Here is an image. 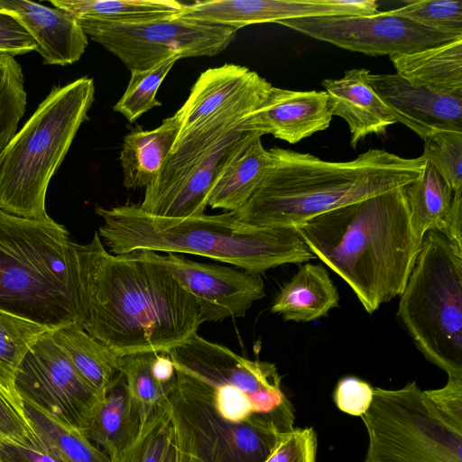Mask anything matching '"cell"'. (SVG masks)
<instances>
[{"instance_id": "4316f807", "label": "cell", "mask_w": 462, "mask_h": 462, "mask_svg": "<svg viewBox=\"0 0 462 462\" xmlns=\"http://www.w3.org/2000/svg\"><path fill=\"white\" fill-rule=\"evenodd\" d=\"M389 58L396 74L413 84L450 92L462 91V37Z\"/></svg>"}, {"instance_id": "4fadbf2b", "label": "cell", "mask_w": 462, "mask_h": 462, "mask_svg": "<svg viewBox=\"0 0 462 462\" xmlns=\"http://www.w3.org/2000/svg\"><path fill=\"white\" fill-rule=\"evenodd\" d=\"M278 24L337 47L371 56L420 51L462 37L430 29L393 10L364 15L294 18Z\"/></svg>"}, {"instance_id": "4dcf8cb0", "label": "cell", "mask_w": 462, "mask_h": 462, "mask_svg": "<svg viewBox=\"0 0 462 462\" xmlns=\"http://www.w3.org/2000/svg\"><path fill=\"white\" fill-rule=\"evenodd\" d=\"M453 191L438 171L426 162L418 178L405 187L413 226L423 240L429 231L441 232Z\"/></svg>"}, {"instance_id": "9a60e30c", "label": "cell", "mask_w": 462, "mask_h": 462, "mask_svg": "<svg viewBox=\"0 0 462 462\" xmlns=\"http://www.w3.org/2000/svg\"><path fill=\"white\" fill-rule=\"evenodd\" d=\"M243 124L167 179L148 185L140 208L168 218L203 215L218 178L253 133L245 131Z\"/></svg>"}, {"instance_id": "1f68e13d", "label": "cell", "mask_w": 462, "mask_h": 462, "mask_svg": "<svg viewBox=\"0 0 462 462\" xmlns=\"http://www.w3.org/2000/svg\"><path fill=\"white\" fill-rule=\"evenodd\" d=\"M50 328L0 310V389L15 402L14 378L29 348Z\"/></svg>"}, {"instance_id": "7dc6e473", "label": "cell", "mask_w": 462, "mask_h": 462, "mask_svg": "<svg viewBox=\"0 0 462 462\" xmlns=\"http://www.w3.org/2000/svg\"><path fill=\"white\" fill-rule=\"evenodd\" d=\"M0 462H2V461L0 460Z\"/></svg>"}, {"instance_id": "d4e9b609", "label": "cell", "mask_w": 462, "mask_h": 462, "mask_svg": "<svg viewBox=\"0 0 462 462\" xmlns=\"http://www.w3.org/2000/svg\"><path fill=\"white\" fill-rule=\"evenodd\" d=\"M261 137L253 132L236 152L211 191L208 201L211 208L236 211L261 184L273 164Z\"/></svg>"}, {"instance_id": "d590c367", "label": "cell", "mask_w": 462, "mask_h": 462, "mask_svg": "<svg viewBox=\"0 0 462 462\" xmlns=\"http://www.w3.org/2000/svg\"><path fill=\"white\" fill-rule=\"evenodd\" d=\"M422 156L453 193L462 190V132L440 130L424 140Z\"/></svg>"}, {"instance_id": "5bb4252c", "label": "cell", "mask_w": 462, "mask_h": 462, "mask_svg": "<svg viewBox=\"0 0 462 462\" xmlns=\"http://www.w3.org/2000/svg\"><path fill=\"white\" fill-rule=\"evenodd\" d=\"M126 256L163 265L196 299L206 321L243 317L265 296L259 274L189 260L177 254L135 250Z\"/></svg>"}, {"instance_id": "30bf717a", "label": "cell", "mask_w": 462, "mask_h": 462, "mask_svg": "<svg viewBox=\"0 0 462 462\" xmlns=\"http://www.w3.org/2000/svg\"><path fill=\"white\" fill-rule=\"evenodd\" d=\"M361 419L368 435L364 462H462V430L438 412L415 382L374 388Z\"/></svg>"}, {"instance_id": "d6986e66", "label": "cell", "mask_w": 462, "mask_h": 462, "mask_svg": "<svg viewBox=\"0 0 462 462\" xmlns=\"http://www.w3.org/2000/svg\"><path fill=\"white\" fill-rule=\"evenodd\" d=\"M0 9L14 14L30 32L45 64L70 65L88 46L78 20L63 9L24 0H0Z\"/></svg>"}, {"instance_id": "277c9868", "label": "cell", "mask_w": 462, "mask_h": 462, "mask_svg": "<svg viewBox=\"0 0 462 462\" xmlns=\"http://www.w3.org/2000/svg\"><path fill=\"white\" fill-rule=\"evenodd\" d=\"M99 236L115 255L135 250L191 254L230 263L251 273L315 259L294 226L260 227L233 212L187 218L152 216L139 205L97 207Z\"/></svg>"}, {"instance_id": "ee69618b", "label": "cell", "mask_w": 462, "mask_h": 462, "mask_svg": "<svg viewBox=\"0 0 462 462\" xmlns=\"http://www.w3.org/2000/svg\"><path fill=\"white\" fill-rule=\"evenodd\" d=\"M0 460L2 462H56L34 430L21 443L0 440Z\"/></svg>"}, {"instance_id": "8d00e7d4", "label": "cell", "mask_w": 462, "mask_h": 462, "mask_svg": "<svg viewBox=\"0 0 462 462\" xmlns=\"http://www.w3.org/2000/svg\"><path fill=\"white\" fill-rule=\"evenodd\" d=\"M171 436L166 401L143 425L134 443L111 462H162Z\"/></svg>"}, {"instance_id": "7c38bea8", "label": "cell", "mask_w": 462, "mask_h": 462, "mask_svg": "<svg viewBox=\"0 0 462 462\" xmlns=\"http://www.w3.org/2000/svg\"><path fill=\"white\" fill-rule=\"evenodd\" d=\"M20 399L28 400L86 434L102 397L81 377L56 342L42 335L21 361L14 378Z\"/></svg>"}, {"instance_id": "e575fe53", "label": "cell", "mask_w": 462, "mask_h": 462, "mask_svg": "<svg viewBox=\"0 0 462 462\" xmlns=\"http://www.w3.org/2000/svg\"><path fill=\"white\" fill-rule=\"evenodd\" d=\"M26 99L21 65L14 57L0 53V152L17 133Z\"/></svg>"}, {"instance_id": "b9f144b4", "label": "cell", "mask_w": 462, "mask_h": 462, "mask_svg": "<svg viewBox=\"0 0 462 462\" xmlns=\"http://www.w3.org/2000/svg\"><path fill=\"white\" fill-rule=\"evenodd\" d=\"M36 49L35 40L21 22L11 13L0 9V53L14 57Z\"/></svg>"}, {"instance_id": "5b68a950", "label": "cell", "mask_w": 462, "mask_h": 462, "mask_svg": "<svg viewBox=\"0 0 462 462\" xmlns=\"http://www.w3.org/2000/svg\"><path fill=\"white\" fill-rule=\"evenodd\" d=\"M0 310L50 329L80 326L78 244L64 226L0 208Z\"/></svg>"}, {"instance_id": "6da1fadb", "label": "cell", "mask_w": 462, "mask_h": 462, "mask_svg": "<svg viewBox=\"0 0 462 462\" xmlns=\"http://www.w3.org/2000/svg\"><path fill=\"white\" fill-rule=\"evenodd\" d=\"M80 327L116 356L165 353L204 322L196 299L157 263L115 255L97 233L78 244Z\"/></svg>"}, {"instance_id": "f1b7e54d", "label": "cell", "mask_w": 462, "mask_h": 462, "mask_svg": "<svg viewBox=\"0 0 462 462\" xmlns=\"http://www.w3.org/2000/svg\"><path fill=\"white\" fill-rule=\"evenodd\" d=\"M56 342L81 377L103 398L118 371V356L88 334L79 325L52 329Z\"/></svg>"}, {"instance_id": "8fae6325", "label": "cell", "mask_w": 462, "mask_h": 462, "mask_svg": "<svg viewBox=\"0 0 462 462\" xmlns=\"http://www.w3.org/2000/svg\"><path fill=\"white\" fill-rule=\"evenodd\" d=\"M85 34L116 56L130 70H146L162 60L212 57L235 39L237 30L173 16L135 23L79 21Z\"/></svg>"}, {"instance_id": "484cf974", "label": "cell", "mask_w": 462, "mask_h": 462, "mask_svg": "<svg viewBox=\"0 0 462 462\" xmlns=\"http://www.w3.org/2000/svg\"><path fill=\"white\" fill-rule=\"evenodd\" d=\"M339 294L321 264L305 263L277 294L271 311L284 320L309 322L338 305Z\"/></svg>"}, {"instance_id": "f546056e", "label": "cell", "mask_w": 462, "mask_h": 462, "mask_svg": "<svg viewBox=\"0 0 462 462\" xmlns=\"http://www.w3.org/2000/svg\"><path fill=\"white\" fill-rule=\"evenodd\" d=\"M21 401L33 430L56 462H111L109 456L83 431L65 424L28 400Z\"/></svg>"}, {"instance_id": "7a4b0ae2", "label": "cell", "mask_w": 462, "mask_h": 462, "mask_svg": "<svg viewBox=\"0 0 462 462\" xmlns=\"http://www.w3.org/2000/svg\"><path fill=\"white\" fill-rule=\"evenodd\" d=\"M368 313L400 296L420 250L405 187L322 213L294 226Z\"/></svg>"}, {"instance_id": "7bdbcfd3", "label": "cell", "mask_w": 462, "mask_h": 462, "mask_svg": "<svg viewBox=\"0 0 462 462\" xmlns=\"http://www.w3.org/2000/svg\"><path fill=\"white\" fill-rule=\"evenodd\" d=\"M424 393L448 422L462 430V380L448 379L443 387Z\"/></svg>"}, {"instance_id": "f6af8a7d", "label": "cell", "mask_w": 462, "mask_h": 462, "mask_svg": "<svg viewBox=\"0 0 462 462\" xmlns=\"http://www.w3.org/2000/svg\"><path fill=\"white\" fill-rule=\"evenodd\" d=\"M440 233L453 245L462 249V190L453 194Z\"/></svg>"}, {"instance_id": "ac0fdd59", "label": "cell", "mask_w": 462, "mask_h": 462, "mask_svg": "<svg viewBox=\"0 0 462 462\" xmlns=\"http://www.w3.org/2000/svg\"><path fill=\"white\" fill-rule=\"evenodd\" d=\"M332 120L325 91L270 88L263 103L244 121L245 131L296 143L326 130Z\"/></svg>"}, {"instance_id": "74e56055", "label": "cell", "mask_w": 462, "mask_h": 462, "mask_svg": "<svg viewBox=\"0 0 462 462\" xmlns=\"http://www.w3.org/2000/svg\"><path fill=\"white\" fill-rule=\"evenodd\" d=\"M393 11L430 29L462 35L461 0H411Z\"/></svg>"}, {"instance_id": "83f0119b", "label": "cell", "mask_w": 462, "mask_h": 462, "mask_svg": "<svg viewBox=\"0 0 462 462\" xmlns=\"http://www.w3.org/2000/svg\"><path fill=\"white\" fill-rule=\"evenodd\" d=\"M79 21L135 23L180 15L185 4L174 0H51Z\"/></svg>"}, {"instance_id": "ab89813d", "label": "cell", "mask_w": 462, "mask_h": 462, "mask_svg": "<svg viewBox=\"0 0 462 462\" xmlns=\"http://www.w3.org/2000/svg\"><path fill=\"white\" fill-rule=\"evenodd\" d=\"M373 394L374 388L367 382L346 376L338 381L333 400L341 411L361 417L370 407Z\"/></svg>"}, {"instance_id": "bcb514c9", "label": "cell", "mask_w": 462, "mask_h": 462, "mask_svg": "<svg viewBox=\"0 0 462 462\" xmlns=\"http://www.w3.org/2000/svg\"><path fill=\"white\" fill-rule=\"evenodd\" d=\"M162 462H177L176 446L173 431Z\"/></svg>"}, {"instance_id": "44dd1931", "label": "cell", "mask_w": 462, "mask_h": 462, "mask_svg": "<svg viewBox=\"0 0 462 462\" xmlns=\"http://www.w3.org/2000/svg\"><path fill=\"white\" fill-rule=\"evenodd\" d=\"M366 69H352L340 79L322 81L328 97L331 116L343 118L350 131V144H356L369 134H382L396 118L372 88Z\"/></svg>"}, {"instance_id": "7402d4cb", "label": "cell", "mask_w": 462, "mask_h": 462, "mask_svg": "<svg viewBox=\"0 0 462 462\" xmlns=\"http://www.w3.org/2000/svg\"><path fill=\"white\" fill-rule=\"evenodd\" d=\"M142 428L137 405L118 372L107 385L86 436L102 447L112 461L134 443Z\"/></svg>"}, {"instance_id": "603a6c76", "label": "cell", "mask_w": 462, "mask_h": 462, "mask_svg": "<svg viewBox=\"0 0 462 462\" xmlns=\"http://www.w3.org/2000/svg\"><path fill=\"white\" fill-rule=\"evenodd\" d=\"M180 129V123L173 115L155 129L133 131L124 137L119 162L123 185L126 189H145L158 177Z\"/></svg>"}, {"instance_id": "3957f363", "label": "cell", "mask_w": 462, "mask_h": 462, "mask_svg": "<svg viewBox=\"0 0 462 462\" xmlns=\"http://www.w3.org/2000/svg\"><path fill=\"white\" fill-rule=\"evenodd\" d=\"M273 164L251 198L233 211L260 227L295 226L322 213L406 187L423 170L422 155L403 158L369 149L348 162H328L310 153L273 147Z\"/></svg>"}, {"instance_id": "e0dca14e", "label": "cell", "mask_w": 462, "mask_h": 462, "mask_svg": "<svg viewBox=\"0 0 462 462\" xmlns=\"http://www.w3.org/2000/svg\"><path fill=\"white\" fill-rule=\"evenodd\" d=\"M368 80L397 123L421 139L440 130L462 132V91L413 84L396 73H370Z\"/></svg>"}, {"instance_id": "ba28073f", "label": "cell", "mask_w": 462, "mask_h": 462, "mask_svg": "<svg viewBox=\"0 0 462 462\" xmlns=\"http://www.w3.org/2000/svg\"><path fill=\"white\" fill-rule=\"evenodd\" d=\"M167 407L177 462H264L283 434L266 415H224L197 379L177 369Z\"/></svg>"}, {"instance_id": "60d3db41", "label": "cell", "mask_w": 462, "mask_h": 462, "mask_svg": "<svg viewBox=\"0 0 462 462\" xmlns=\"http://www.w3.org/2000/svg\"><path fill=\"white\" fill-rule=\"evenodd\" d=\"M32 432L23 403L15 402L0 389V440L21 443Z\"/></svg>"}, {"instance_id": "2e32d148", "label": "cell", "mask_w": 462, "mask_h": 462, "mask_svg": "<svg viewBox=\"0 0 462 462\" xmlns=\"http://www.w3.org/2000/svg\"><path fill=\"white\" fill-rule=\"evenodd\" d=\"M374 8L370 0H205L185 4L178 16L238 30L294 18L369 14Z\"/></svg>"}, {"instance_id": "d6a6232c", "label": "cell", "mask_w": 462, "mask_h": 462, "mask_svg": "<svg viewBox=\"0 0 462 462\" xmlns=\"http://www.w3.org/2000/svg\"><path fill=\"white\" fill-rule=\"evenodd\" d=\"M155 354L145 352L118 356V371L125 378L143 425L166 403L171 390L160 383L153 374L152 365Z\"/></svg>"}, {"instance_id": "f35d334b", "label": "cell", "mask_w": 462, "mask_h": 462, "mask_svg": "<svg viewBox=\"0 0 462 462\" xmlns=\"http://www.w3.org/2000/svg\"><path fill=\"white\" fill-rule=\"evenodd\" d=\"M317 433L312 427L283 433L264 462H316Z\"/></svg>"}, {"instance_id": "8992f818", "label": "cell", "mask_w": 462, "mask_h": 462, "mask_svg": "<svg viewBox=\"0 0 462 462\" xmlns=\"http://www.w3.org/2000/svg\"><path fill=\"white\" fill-rule=\"evenodd\" d=\"M95 99L94 80L54 86L0 152V208L31 218L49 217L46 192Z\"/></svg>"}, {"instance_id": "836d02e7", "label": "cell", "mask_w": 462, "mask_h": 462, "mask_svg": "<svg viewBox=\"0 0 462 462\" xmlns=\"http://www.w3.org/2000/svg\"><path fill=\"white\" fill-rule=\"evenodd\" d=\"M180 58L170 57L146 70H132L126 89L113 110L134 123L149 110L162 106L156 94L165 77Z\"/></svg>"}, {"instance_id": "ffe728a7", "label": "cell", "mask_w": 462, "mask_h": 462, "mask_svg": "<svg viewBox=\"0 0 462 462\" xmlns=\"http://www.w3.org/2000/svg\"><path fill=\"white\" fill-rule=\"evenodd\" d=\"M271 88V83L257 73L232 101L177 139L162 171L152 183L167 179L239 125L263 103Z\"/></svg>"}, {"instance_id": "52a82bcc", "label": "cell", "mask_w": 462, "mask_h": 462, "mask_svg": "<svg viewBox=\"0 0 462 462\" xmlns=\"http://www.w3.org/2000/svg\"><path fill=\"white\" fill-rule=\"evenodd\" d=\"M397 316L448 379L462 380V249L438 231L423 237Z\"/></svg>"}, {"instance_id": "9c48e42d", "label": "cell", "mask_w": 462, "mask_h": 462, "mask_svg": "<svg viewBox=\"0 0 462 462\" xmlns=\"http://www.w3.org/2000/svg\"><path fill=\"white\" fill-rule=\"evenodd\" d=\"M166 354L175 369L203 385L216 408L225 415L245 420L263 414L278 426L293 413L294 408L281 388L282 377L273 363L245 358L198 334Z\"/></svg>"}, {"instance_id": "cb8c5ba5", "label": "cell", "mask_w": 462, "mask_h": 462, "mask_svg": "<svg viewBox=\"0 0 462 462\" xmlns=\"http://www.w3.org/2000/svg\"><path fill=\"white\" fill-rule=\"evenodd\" d=\"M256 74L245 66L227 63L203 71L174 114L180 125L177 139L232 101Z\"/></svg>"}]
</instances>
